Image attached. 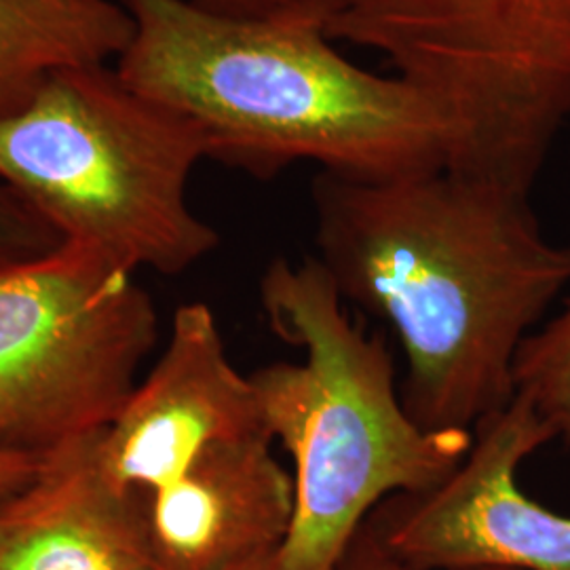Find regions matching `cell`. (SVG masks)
I'll return each instance as SVG.
<instances>
[{
    "label": "cell",
    "instance_id": "obj_1",
    "mask_svg": "<svg viewBox=\"0 0 570 570\" xmlns=\"http://www.w3.org/2000/svg\"><path fill=\"white\" fill-rule=\"evenodd\" d=\"M317 261L345 303L393 327L402 400L425 429L473 431L515 397V360L570 285L520 193L450 167L311 186Z\"/></svg>",
    "mask_w": 570,
    "mask_h": 570
},
{
    "label": "cell",
    "instance_id": "obj_2",
    "mask_svg": "<svg viewBox=\"0 0 570 570\" xmlns=\"http://www.w3.org/2000/svg\"><path fill=\"white\" fill-rule=\"evenodd\" d=\"M134 37L122 81L195 122L207 159L273 178L308 161L387 180L449 165L450 129L425 94L346 60L322 2L225 16L193 0H121Z\"/></svg>",
    "mask_w": 570,
    "mask_h": 570
},
{
    "label": "cell",
    "instance_id": "obj_3",
    "mask_svg": "<svg viewBox=\"0 0 570 570\" xmlns=\"http://www.w3.org/2000/svg\"><path fill=\"white\" fill-rule=\"evenodd\" d=\"M271 330L303 353L249 374L266 433L292 456L294 518L277 570H336L385 501L444 482L473 431L421 428L381 336L357 326L315 256L277 258L261 277Z\"/></svg>",
    "mask_w": 570,
    "mask_h": 570
},
{
    "label": "cell",
    "instance_id": "obj_4",
    "mask_svg": "<svg viewBox=\"0 0 570 570\" xmlns=\"http://www.w3.org/2000/svg\"><path fill=\"white\" fill-rule=\"evenodd\" d=\"M110 63L51 75L0 121V180L53 226L129 271L180 275L220 235L188 205L207 142Z\"/></svg>",
    "mask_w": 570,
    "mask_h": 570
},
{
    "label": "cell",
    "instance_id": "obj_5",
    "mask_svg": "<svg viewBox=\"0 0 570 570\" xmlns=\"http://www.w3.org/2000/svg\"><path fill=\"white\" fill-rule=\"evenodd\" d=\"M442 112L450 169L530 193L570 122V0H322Z\"/></svg>",
    "mask_w": 570,
    "mask_h": 570
},
{
    "label": "cell",
    "instance_id": "obj_6",
    "mask_svg": "<svg viewBox=\"0 0 570 570\" xmlns=\"http://www.w3.org/2000/svg\"><path fill=\"white\" fill-rule=\"evenodd\" d=\"M157 341L134 271L91 247L0 265V454L49 459L110 428Z\"/></svg>",
    "mask_w": 570,
    "mask_h": 570
},
{
    "label": "cell",
    "instance_id": "obj_7",
    "mask_svg": "<svg viewBox=\"0 0 570 570\" xmlns=\"http://www.w3.org/2000/svg\"><path fill=\"white\" fill-rule=\"evenodd\" d=\"M556 440L518 395L473 429L461 465L435 489L372 513L385 543L416 570H570V515L518 484L520 465Z\"/></svg>",
    "mask_w": 570,
    "mask_h": 570
},
{
    "label": "cell",
    "instance_id": "obj_8",
    "mask_svg": "<svg viewBox=\"0 0 570 570\" xmlns=\"http://www.w3.org/2000/svg\"><path fill=\"white\" fill-rule=\"evenodd\" d=\"M268 435L249 374L230 364L216 315L178 306L161 357L98 440L108 475L127 489H164L214 442Z\"/></svg>",
    "mask_w": 570,
    "mask_h": 570
},
{
    "label": "cell",
    "instance_id": "obj_9",
    "mask_svg": "<svg viewBox=\"0 0 570 570\" xmlns=\"http://www.w3.org/2000/svg\"><path fill=\"white\" fill-rule=\"evenodd\" d=\"M294 478L268 435L220 440L164 489L148 492L155 570H230L282 550Z\"/></svg>",
    "mask_w": 570,
    "mask_h": 570
},
{
    "label": "cell",
    "instance_id": "obj_10",
    "mask_svg": "<svg viewBox=\"0 0 570 570\" xmlns=\"http://www.w3.org/2000/svg\"><path fill=\"white\" fill-rule=\"evenodd\" d=\"M100 435L49 456L32 484L0 499V570H155L148 490L108 475Z\"/></svg>",
    "mask_w": 570,
    "mask_h": 570
},
{
    "label": "cell",
    "instance_id": "obj_11",
    "mask_svg": "<svg viewBox=\"0 0 570 570\" xmlns=\"http://www.w3.org/2000/svg\"><path fill=\"white\" fill-rule=\"evenodd\" d=\"M131 37L121 0H0V121L51 75L115 63Z\"/></svg>",
    "mask_w": 570,
    "mask_h": 570
},
{
    "label": "cell",
    "instance_id": "obj_12",
    "mask_svg": "<svg viewBox=\"0 0 570 570\" xmlns=\"http://www.w3.org/2000/svg\"><path fill=\"white\" fill-rule=\"evenodd\" d=\"M515 393L527 397L570 449V298L537 327L515 360Z\"/></svg>",
    "mask_w": 570,
    "mask_h": 570
},
{
    "label": "cell",
    "instance_id": "obj_13",
    "mask_svg": "<svg viewBox=\"0 0 570 570\" xmlns=\"http://www.w3.org/2000/svg\"><path fill=\"white\" fill-rule=\"evenodd\" d=\"M66 244L60 233L0 180V265L39 258Z\"/></svg>",
    "mask_w": 570,
    "mask_h": 570
},
{
    "label": "cell",
    "instance_id": "obj_14",
    "mask_svg": "<svg viewBox=\"0 0 570 570\" xmlns=\"http://www.w3.org/2000/svg\"><path fill=\"white\" fill-rule=\"evenodd\" d=\"M336 570H416L389 548L372 515L355 534Z\"/></svg>",
    "mask_w": 570,
    "mask_h": 570
},
{
    "label": "cell",
    "instance_id": "obj_15",
    "mask_svg": "<svg viewBox=\"0 0 570 570\" xmlns=\"http://www.w3.org/2000/svg\"><path fill=\"white\" fill-rule=\"evenodd\" d=\"M47 461L49 459L0 454V499L11 497L32 484L41 475Z\"/></svg>",
    "mask_w": 570,
    "mask_h": 570
},
{
    "label": "cell",
    "instance_id": "obj_16",
    "mask_svg": "<svg viewBox=\"0 0 570 570\" xmlns=\"http://www.w3.org/2000/svg\"><path fill=\"white\" fill-rule=\"evenodd\" d=\"M197 4H202L209 11L216 13H225V16H268V13H277L285 9H294V7H305V4H315L322 0H193Z\"/></svg>",
    "mask_w": 570,
    "mask_h": 570
},
{
    "label": "cell",
    "instance_id": "obj_17",
    "mask_svg": "<svg viewBox=\"0 0 570 570\" xmlns=\"http://www.w3.org/2000/svg\"><path fill=\"white\" fill-rule=\"evenodd\" d=\"M230 570H277V551L275 553H268V556H261L256 560H249L242 567Z\"/></svg>",
    "mask_w": 570,
    "mask_h": 570
},
{
    "label": "cell",
    "instance_id": "obj_18",
    "mask_svg": "<svg viewBox=\"0 0 570 570\" xmlns=\"http://www.w3.org/2000/svg\"><path fill=\"white\" fill-rule=\"evenodd\" d=\"M478 570H508V569H478Z\"/></svg>",
    "mask_w": 570,
    "mask_h": 570
}]
</instances>
